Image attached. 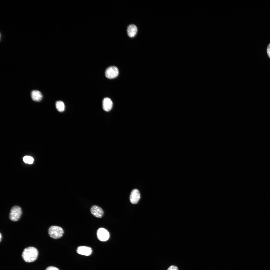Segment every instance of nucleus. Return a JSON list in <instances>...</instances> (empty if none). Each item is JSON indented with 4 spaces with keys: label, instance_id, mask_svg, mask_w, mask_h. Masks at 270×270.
Listing matches in <instances>:
<instances>
[{
    "label": "nucleus",
    "instance_id": "f257e3e1",
    "mask_svg": "<svg viewBox=\"0 0 270 270\" xmlns=\"http://www.w3.org/2000/svg\"><path fill=\"white\" fill-rule=\"evenodd\" d=\"M38 254V250L36 248L33 247H29L24 249L22 256L25 262H34L36 259Z\"/></svg>",
    "mask_w": 270,
    "mask_h": 270
},
{
    "label": "nucleus",
    "instance_id": "f03ea898",
    "mask_svg": "<svg viewBox=\"0 0 270 270\" xmlns=\"http://www.w3.org/2000/svg\"><path fill=\"white\" fill-rule=\"evenodd\" d=\"M48 232L50 236L54 239L61 237L64 233V230L62 228L55 226H50L48 229Z\"/></svg>",
    "mask_w": 270,
    "mask_h": 270
},
{
    "label": "nucleus",
    "instance_id": "7ed1b4c3",
    "mask_svg": "<svg viewBox=\"0 0 270 270\" xmlns=\"http://www.w3.org/2000/svg\"><path fill=\"white\" fill-rule=\"evenodd\" d=\"M22 212L21 208L20 206H14L10 209L9 218L12 221H16L20 218Z\"/></svg>",
    "mask_w": 270,
    "mask_h": 270
},
{
    "label": "nucleus",
    "instance_id": "20e7f679",
    "mask_svg": "<svg viewBox=\"0 0 270 270\" xmlns=\"http://www.w3.org/2000/svg\"><path fill=\"white\" fill-rule=\"evenodd\" d=\"M119 73L118 68L115 66H111L108 68L105 72L106 77L109 79L114 78L116 77Z\"/></svg>",
    "mask_w": 270,
    "mask_h": 270
},
{
    "label": "nucleus",
    "instance_id": "39448f33",
    "mask_svg": "<svg viewBox=\"0 0 270 270\" xmlns=\"http://www.w3.org/2000/svg\"><path fill=\"white\" fill-rule=\"evenodd\" d=\"M97 237L99 240L105 242L110 237V234L108 231L103 228H99L97 232Z\"/></svg>",
    "mask_w": 270,
    "mask_h": 270
},
{
    "label": "nucleus",
    "instance_id": "423d86ee",
    "mask_svg": "<svg viewBox=\"0 0 270 270\" xmlns=\"http://www.w3.org/2000/svg\"><path fill=\"white\" fill-rule=\"evenodd\" d=\"M140 198V194L139 191L137 189H133L132 191L130 196V200L133 204H137Z\"/></svg>",
    "mask_w": 270,
    "mask_h": 270
},
{
    "label": "nucleus",
    "instance_id": "0eeeda50",
    "mask_svg": "<svg viewBox=\"0 0 270 270\" xmlns=\"http://www.w3.org/2000/svg\"><path fill=\"white\" fill-rule=\"evenodd\" d=\"M90 211L94 216L98 218H101L104 214V212L102 209L96 205L92 206L90 208Z\"/></svg>",
    "mask_w": 270,
    "mask_h": 270
},
{
    "label": "nucleus",
    "instance_id": "6e6552de",
    "mask_svg": "<svg viewBox=\"0 0 270 270\" xmlns=\"http://www.w3.org/2000/svg\"><path fill=\"white\" fill-rule=\"evenodd\" d=\"M76 251L79 254L85 256H89L92 254V248L90 247L80 246L78 248Z\"/></svg>",
    "mask_w": 270,
    "mask_h": 270
},
{
    "label": "nucleus",
    "instance_id": "1a4fd4ad",
    "mask_svg": "<svg viewBox=\"0 0 270 270\" xmlns=\"http://www.w3.org/2000/svg\"><path fill=\"white\" fill-rule=\"evenodd\" d=\"M112 105V102L110 98H104L102 101V107L104 110L106 112L110 111Z\"/></svg>",
    "mask_w": 270,
    "mask_h": 270
},
{
    "label": "nucleus",
    "instance_id": "9d476101",
    "mask_svg": "<svg viewBox=\"0 0 270 270\" xmlns=\"http://www.w3.org/2000/svg\"><path fill=\"white\" fill-rule=\"evenodd\" d=\"M137 30V27L135 25L133 24L130 25L127 29L128 35L130 38L134 37L136 35Z\"/></svg>",
    "mask_w": 270,
    "mask_h": 270
},
{
    "label": "nucleus",
    "instance_id": "9b49d317",
    "mask_svg": "<svg viewBox=\"0 0 270 270\" xmlns=\"http://www.w3.org/2000/svg\"><path fill=\"white\" fill-rule=\"evenodd\" d=\"M31 96L32 99L34 101L39 102L41 100L42 96L40 92L38 90H34L32 92Z\"/></svg>",
    "mask_w": 270,
    "mask_h": 270
},
{
    "label": "nucleus",
    "instance_id": "f8f14e48",
    "mask_svg": "<svg viewBox=\"0 0 270 270\" xmlns=\"http://www.w3.org/2000/svg\"><path fill=\"white\" fill-rule=\"evenodd\" d=\"M56 105L57 110L59 112H62L64 110L65 106L62 102L61 101H57L56 102Z\"/></svg>",
    "mask_w": 270,
    "mask_h": 270
},
{
    "label": "nucleus",
    "instance_id": "ddd939ff",
    "mask_svg": "<svg viewBox=\"0 0 270 270\" xmlns=\"http://www.w3.org/2000/svg\"><path fill=\"white\" fill-rule=\"evenodd\" d=\"M34 159L31 156H26L23 158V160L26 163L31 164L33 163L34 161Z\"/></svg>",
    "mask_w": 270,
    "mask_h": 270
},
{
    "label": "nucleus",
    "instance_id": "4468645a",
    "mask_svg": "<svg viewBox=\"0 0 270 270\" xmlns=\"http://www.w3.org/2000/svg\"><path fill=\"white\" fill-rule=\"evenodd\" d=\"M167 270H178V269L177 266L172 265L170 266Z\"/></svg>",
    "mask_w": 270,
    "mask_h": 270
},
{
    "label": "nucleus",
    "instance_id": "2eb2a0df",
    "mask_svg": "<svg viewBox=\"0 0 270 270\" xmlns=\"http://www.w3.org/2000/svg\"><path fill=\"white\" fill-rule=\"evenodd\" d=\"M46 270H59L56 267L52 266H49L48 267Z\"/></svg>",
    "mask_w": 270,
    "mask_h": 270
},
{
    "label": "nucleus",
    "instance_id": "dca6fc26",
    "mask_svg": "<svg viewBox=\"0 0 270 270\" xmlns=\"http://www.w3.org/2000/svg\"><path fill=\"white\" fill-rule=\"evenodd\" d=\"M267 52L268 56L270 58V44H268L267 47Z\"/></svg>",
    "mask_w": 270,
    "mask_h": 270
},
{
    "label": "nucleus",
    "instance_id": "f3484780",
    "mask_svg": "<svg viewBox=\"0 0 270 270\" xmlns=\"http://www.w3.org/2000/svg\"><path fill=\"white\" fill-rule=\"evenodd\" d=\"M0 241H1V238H2V235H1V233H0Z\"/></svg>",
    "mask_w": 270,
    "mask_h": 270
}]
</instances>
